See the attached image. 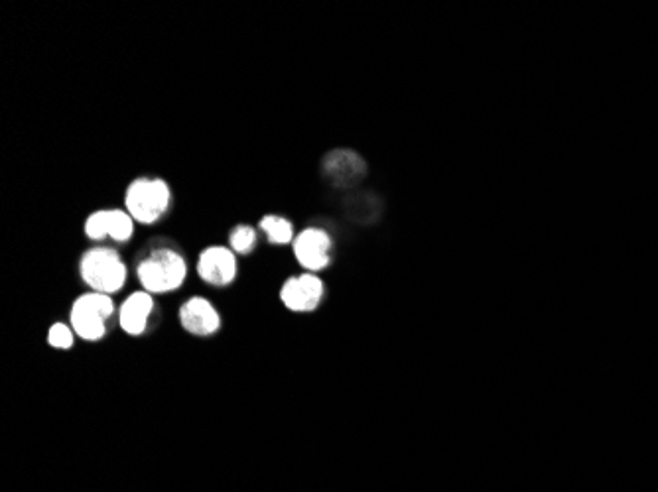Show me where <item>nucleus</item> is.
I'll use <instances>...</instances> for the list:
<instances>
[{"label": "nucleus", "mask_w": 658, "mask_h": 492, "mask_svg": "<svg viewBox=\"0 0 658 492\" xmlns=\"http://www.w3.org/2000/svg\"><path fill=\"white\" fill-rule=\"evenodd\" d=\"M324 170L335 185H353L365 176V162L349 150H335L326 158Z\"/></svg>", "instance_id": "9d476101"}, {"label": "nucleus", "mask_w": 658, "mask_h": 492, "mask_svg": "<svg viewBox=\"0 0 658 492\" xmlns=\"http://www.w3.org/2000/svg\"><path fill=\"white\" fill-rule=\"evenodd\" d=\"M131 215L121 209L113 211H97L85 223V235L91 241H101L111 237L117 243H127L134 233V223Z\"/></svg>", "instance_id": "423d86ee"}, {"label": "nucleus", "mask_w": 658, "mask_h": 492, "mask_svg": "<svg viewBox=\"0 0 658 492\" xmlns=\"http://www.w3.org/2000/svg\"><path fill=\"white\" fill-rule=\"evenodd\" d=\"M115 304L107 294L91 292L75 300L71 308V327L83 341H99L105 337V321L113 315Z\"/></svg>", "instance_id": "20e7f679"}, {"label": "nucleus", "mask_w": 658, "mask_h": 492, "mask_svg": "<svg viewBox=\"0 0 658 492\" xmlns=\"http://www.w3.org/2000/svg\"><path fill=\"white\" fill-rule=\"evenodd\" d=\"M83 282L99 294H115L127 282V266L111 248H91L81 258Z\"/></svg>", "instance_id": "f03ea898"}, {"label": "nucleus", "mask_w": 658, "mask_h": 492, "mask_svg": "<svg viewBox=\"0 0 658 492\" xmlns=\"http://www.w3.org/2000/svg\"><path fill=\"white\" fill-rule=\"evenodd\" d=\"M136 276L148 294H166L178 290L184 284L188 266L178 252L160 248L136 266Z\"/></svg>", "instance_id": "f257e3e1"}, {"label": "nucleus", "mask_w": 658, "mask_h": 492, "mask_svg": "<svg viewBox=\"0 0 658 492\" xmlns=\"http://www.w3.org/2000/svg\"><path fill=\"white\" fill-rule=\"evenodd\" d=\"M152 308H154V300L148 292H134L132 296H129V300L121 306V313H119V323H121L123 331H127L132 337L142 335Z\"/></svg>", "instance_id": "9b49d317"}, {"label": "nucleus", "mask_w": 658, "mask_h": 492, "mask_svg": "<svg viewBox=\"0 0 658 492\" xmlns=\"http://www.w3.org/2000/svg\"><path fill=\"white\" fill-rule=\"evenodd\" d=\"M199 278L211 286H229L237 276V260L225 246H211L199 254Z\"/></svg>", "instance_id": "0eeeda50"}, {"label": "nucleus", "mask_w": 658, "mask_h": 492, "mask_svg": "<svg viewBox=\"0 0 658 492\" xmlns=\"http://www.w3.org/2000/svg\"><path fill=\"white\" fill-rule=\"evenodd\" d=\"M125 205L134 221L152 225L170 207V187L162 180H134L127 189Z\"/></svg>", "instance_id": "7ed1b4c3"}, {"label": "nucleus", "mask_w": 658, "mask_h": 492, "mask_svg": "<svg viewBox=\"0 0 658 492\" xmlns=\"http://www.w3.org/2000/svg\"><path fill=\"white\" fill-rule=\"evenodd\" d=\"M229 243H231L235 252H239V254H249V252H253V248L257 245V233H255L253 227L239 225V227L231 233Z\"/></svg>", "instance_id": "ddd939ff"}, {"label": "nucleus", "mask_w": 658, "mask_h": 492, "mask_svg": "<svg viewBox=\"0 0 658 492\" xmlns=\"http://www.w3.org/2000/svg\"><path fill=\"white\" fill-rule=\"evenodd\" d=\"M324 298V282L314 274L290 278L280 292V300L290 311H314Z\"/></svg>", "instance_id": "39448f33"}, {"label": "nucleus", "mask_w": 658, "mask_h": 492, "mask_svg": "<svg viewBox=\"0 0 658 492\" xmlns=\"http://www.w3.org/2000/svg\"><path fill=\"white\" fill-rule=\"evenodd\" d=\"M331 237L322 229H306L294 239V254L310 272H320L328 268L331 262Z\"/></svg>", "instance_id": "6e6552de"}, {"label": "nucleus", "mask_w": 658, "mask_h": 492, "mask_svg": "<svg viewBox=\"0 0 658 492\" xmlns=\"http://www.w3.org/2000/svg\"><path fill=\"white\" fill-rule=\"evenodd\" d=\"M259 227L263 233H266L270 245H288L294 241V227L284 217L266 215L264 219H261Z\"/></svg>", "instance_id": "f8f14e48"}, {"label": "nucleus", "mask_w": 658, "mask_h": 492, "mask_svg": "<svg viewBox=\"0 0 658 492\" xmlns=\"http://www.w3.org/2000/svg\"><path fill=\"white\" fill-rule=\"evenodd\" d=\"M180 321L186 331L198 337H207L219 331L221 317L215 308L203 300V298H192L180 309Z\"/></svg>", "instance_id": "1a4fd4ad"}, {"label": "nucleus", "mask_w": 658, "mask_h": 492, "mask_svg": "<svg viewBox=\"0 0 658 492\" xmlns=\"http://www.w3.org/2000/svg\"><path fill=\"white\" fill-rule=\"evenodd\" d=\"M48 341L56 349H69L73 345V331L67 325H64V323H56L50 329Z\"/></svg>", "instance_id": "4468645a"}]
</instances>
